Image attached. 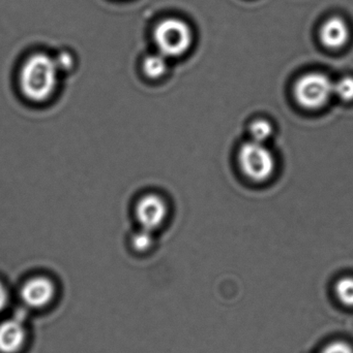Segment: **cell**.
Returning <instances> with one entry per match:
<instances>
[{
	"label": "cell",
	"instance_id": "cell-1",
	"mask_svg": "<svg viewBox=\"0 0 353 353\" xmlns=\"http://www.w3.org/2000/svg\"><path fill=\"white\" fill-rule=\"evenodd\" d=\"M58 72L53 58L45 54L31 56L21 70L20 84L25 97L33 101L49 99L57 85Z\"/></svg>",
	"mask_w": 353,
	"mask_h": 353
},
{
	"label": "cell",
	"instance_id": "cell-2",
	"mask_svg": "<svg viewBox=\"0 0 353 353\" xmlns=\"http://www.w3.org/2000/svg\"><path fill=\"white\" fill-rule=\"evenodd\" d=\"M192 39L190 26L180 19H166L155 29V43L165 57L184 55L190 49Z\"/></svg>",
	"mask_w": 353,
	"mask_h": 353
},
{
	"label": "cell",
	"instance_id": "cell-3",
	"mask_svg": "<svg viewBox=\"0 0 353 353\" xmlns=\"http://www.w3.org/2000/svg\"><path fill=\"white\" fill-rule=\"evenodd\" d=\"M242 173L254 182H265L273 176L275 157L265 144L250 141L245 143L238 154Z\"/></svg>",
	"mask_w": 353,
	"mask_h": 353
},
{
	"label": "cell",
	"instance_id": "cell-4",
	"mask_svg": "<svg viewBox=\"0 0 353 353\" xmlns=\"http://www.w3.org/2000/svg\"><path fill=\"white\" fill-rule=\"evenodd\" d=\"M334 94V83L321 72L305 74L294 86L296 101L305 109L318 110L325 107Z\"/></svg>",
	"mask_w": 353,
	"mask_h": 353
},
{
	"label": "cell",
	"instance_id": "cell-5",
	"mask_svg": "<svg viewBox=\"0 0 353 353\" xmlns=\"http://www.w3.org/2000/svg\"><path fill=\"white\" fill-rule=\"evenodd\" d=\"M136 216L143 228L153 232L165 221L167 205L158 195H146L137 203Z\"/></svg>",
	"mask_w": 353,
	"mask_h": 353
},
{
	"label": "cell",
	"instance_id": "cell-6",
	"mask_svg": "<svg viewBox=\"0 0 353 353\" xmlns=\"http://www.w3.org/2000/svg\"><path fill=\"white\" fill-rule=\"evenodd\" d=\"M55 294L53 283L47 278L37 277L29 280L21 290L25 304L33 308H41L49 304Z\"/></svg>",
	"mask_w": 353,
	"mask_h": 353
},
{
	"label": "cell",
	"instance_id": "cell-7",
	"mask_svg": "<svg viewBox=\"0 0 353 353\" xmlns=\"http://www.w3.org/2000/svg\"><path fill=\"white\" fill-rule=\"evenodd\" d=\"M24 325L19 319L0 323V352L16 353L25 342Z\"/></svg>",
	"mask_w": 353,
	"mask_h": 353
},
{
	"label": "cell",
	"instance_id": "cell-8",
	"mask_svg": "<svg viewBox=\"0 0 353 353\" xmlns=\"http://www.w3.org/2000/svg\"><path fill=\"white\" fill-rule=\"evenodd\" d=\"M321 39L329 49H342L350 39V29L345 21L338 17L325 21L321 29Z\"/></svg>",
	"mask_w": 353,
	"mask_h": 353
},
{
	"label": "cell",
	"instance_id": "cell-9",
	"mask_svg": "<svg viewBox=\"0 0 353 353\" xmlns=\"http://www.w3.org/2000/svg\"><path fill=\"white\" fill-rule=\"evenodd\" d=\"M163 54H153L147 56L143 61V70L151 79L161 78L167 72V60Z\"/></svg>",
	"mask_w": 353,
	"mask_h": 353
},
{
	"label": "cell",
	"instance_id": "cell-10",
	"mask_svg": "<svg viewBox=\"0 0 353 353\" xmlns=\"http://www.w3.org/2000/svg\"><path fill=\"white\" fill-rule=\"evenodd\" d=\"M250 134L252 141L265 144L271 134H273V126L267 120H255L250 126Z\"/></svg>",
	"mask_w": 353,
	"mask_h": 353
},
{
	"label": "cell",
	"instance_id": "cell-11",
	"mask_svg": "<svg viewBox=\"0 0 353 353\" xmlns=\"http://www.w3.org/2000/svg\"><path fill=\"white\" fill-rule=\"evenodd\" d=\"M338 300L347 307H353V277H344L335 286Z\"/></svg>",
	"mask_w": 353,
	"mask_h": 353
},
{
	"label": "cell",
	"instance_id": "cell-12",
	"mask_svg": "<svg viewBox=\"0 0 353 353\" xmlns=\"http://www.w3.org/2000/svg\"><path fill=\"white\" fill-rule=\"evenodd\" d=\"M334 94L344 101H353V78L345 77L334 84Z\"/></svg>",
	"mask_w": 353,
	"mask_h": 353
},
{
	"label": "cell",
	"instance_id": "cell-13",
	"mask_svg": "<svg viewBox=\"0 0 353 353\" xmlns=\"http://www.w3.org/2000/svg\"><path fill=\"white\" fill-rule=\"evenodd\" d=\"M153 238L151 230H139L138 232L133 236V247L137 251H146L153 246Z\"/></svg>",
	"mask_w": 353,
	"mask_h": 353
},
{
	"label": "cell",
	"instance_id": "cell-14",
	"mask_svg": "<svg viewBox=\"0 0 353 353\" xmlns=\"http://www.w3.org/2000/svg\"><path fill=\"white\" fill-rule=\"evenodd\" d=\"M319 353H353V348L343 341H335L327 344Z\"/></svg>",
	"mask_w": 353,
	"mask_h": 353
},
{
	"label": "cell",
	"instance_id": "cell-15",
	"mask_svg": "<svg viewBox=\"0 0 353 353\" xmlns=\"http://www.w3.org/2000/svg\"><path fill=\"white\" fill-rule=\"evenodd\" d=\"M55 63L57 65L58 70L61 72H66V70H70L74 63L72 56L70 54L64 52V53L59 54L58 57H56Z\"/></svg>",
	"mask_w": 353,
	"mask_h": 353
},
{
	"label": "cell",
	"instance_id": "cell-16",
	"mask_svg": "<svg viewBox=\"0 0 353 353\" xmlns=\"http://www.w3.org/2000/svg\"><path fill=\"white\" fill-rule=\"evenodd\" d=\"M8 292H6V288L0 283V312L8 304Z\"/></svg>",
	"mask_w": 353,
	"mask_h": 353
}]
</instances>
